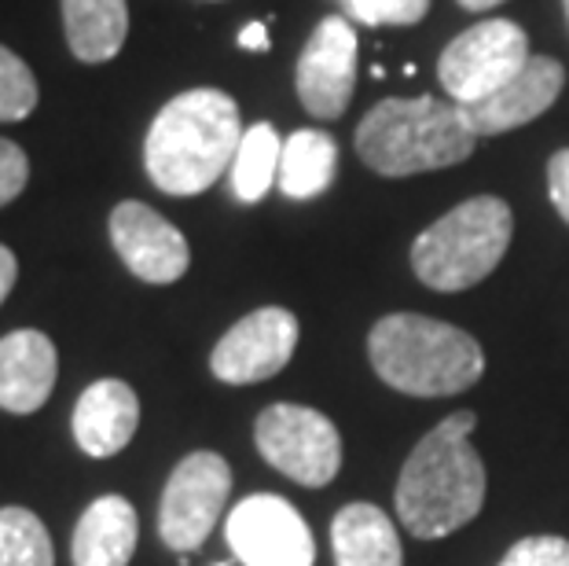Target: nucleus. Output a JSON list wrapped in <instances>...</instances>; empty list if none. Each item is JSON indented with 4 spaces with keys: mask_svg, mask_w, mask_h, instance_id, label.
<instances>
[{
    "mask_svg": "<svg viewBox=\"0 0 569 566\" xmlns=\"http://www.w3.org/2000/svg\"><path fill=\"white\" fill-rule=\"evenodd\" d=\"M475 427V413H452L405 460L397 478V515L411 537L438 540L481 515L486 464L470 445Z\"/></svg>",
    "mask_w": 569,
    "mask_h": 566,
    "instance_id": "nucleus-1",
    "label": "nucleus"
},
{
    "mask_svg": "<svg viewBox=\"0 0 569 566\" xmlns=\"http://www.w3.org/2000/svg\"><path fill=\"white\" fill-rule=\"evenodd\" d=\"M243 143L239 103L221 89H188L173 96L148 129L143 166L166 196H199L232 170Z\"/></svg>",
    "mask_w": 569,
    "mask_h": 566,
    "instance_id": "nucleus-2",
    "label": "nucleus"
},
{
    "mask_svg": "<svg viewBox=\"0 0 569 566\" xmlns=\"http://www.w3.org/2000/svg\"><path fill=\"white\" fill-rule=\"evenodd\" d=\"M368 357L386 387L411 397H452L486 376L475 335L422 312L382 317L368 335Z\"/></svg>",
    "mask_w": 569,
    "mask_h": 566,
    "instance_id": "nucleus-3",
    "label": "nucleus"
},
{
    "mask_svg": "<svg viewBox=\"0 0 569 566\" xmlns=\"http://www.w3.org/2000/svg\"><path fill=\"white\" fill-rule=\"evenodd\" d=\"M478 148L463 107L411 96V100H382L357 126L360 162L379 177H416L430 170L467 162Z\"/></svg>",
    "mask_w": 569,
    "mask_h": 566,
    "instance_id": "nucleus-4",
    "label": "nucleus"
},
{
    "mask_svg": "<svg viewBox=\"0 0 569 566\" xmlns=\"http://www.w3.org/2000/svg\"><path fill=\"white\" fill-rule=\"evenodd\" d=\"M515 236V214L503 199L475 196L433 221L411 244V269L445 295L467 291L496 272Z\"/></svg>",
    "mask_w": 569,
    "mask_h": 566,
    "instance_id": "nucleus-5",
    "label": "nucleus"
},
{
    "mask_svg": "<svg viewBox=\"0 0 569 566\" xmlns=\"http://www.w3.org/2000/svg\"><path fill=\"white\" fill-rule=\"evenodd\" d=\"M529 38L511 19H486L463 30L438 59V81L452 103L470 107L503 89L529 63Z\"/></svg>",
    "mask_w": 569,
    "mask_h": 566,
    "instance_id": "nucleus-6",
    "label": "nucleus"
},
{
    "mask_svg": "<svg viewBox=\"0 0 569 566\" xmlns=\"http://www.w3.org/2000/svg\"><path fill=\"white\" fill-rule=\"evenodd\" d=\"M258 453L298 486L320 489L342 471V435L317 408L269 405L253 424Z\"/></svg>",
    "mask_w": 569,
    "mask_h": 566,
    "instance_id": "nucleus-7",
    "label": "nucleus"
},
{
    "mask_svg": "<svg viewBox=\"0 0 569 566\" xmlns=\"http://www.w3.org/2000/svg\"><path fill=\"white\" fill-rule=\"evenodd\" d=\"M228 493H232V467L210 449L184 456L169 475L159 504V537L173 552H196L213 534L221 519Z\"/></svg>",
    "mask_w": 569,
    "mask_h": 566,
    "instance_id": "nucleus-8",
    "label": "nucleus"
},
{
    "mask_svg": "<svg viewBox=\"0 0 569 566\" xmlns=\"http://www.w3.org/2000/svg\"><path fill=\"white\" fill-rule=\"evenodd\" d=\"M228 545L243 566H312L317 545L298 508L276 493H253L228 515Z\"/></svg>",
    "mask_w": 569,
    "mask_h": 566,
    "instance_id": "nucleus-9",
    "label": "nucleus"
},
{
    "mask_svg": "<svg viewBox=\"0 0 569 566\" xmlns=\"http://www.w3.org/2000/svg\"><path fill=\"white\" fill-rule=\"evenodd\" d=\"M298 317L283 306L253 309L250 317L232 324L210 354V371L228 387L264 383L290 365L298 349Z\"/></svg>",
    "mask_w": 569,
    "mask_h": 566,
    "instance_id": "nucleus-10",
    "label": "nucleus"
},
{
    "mask_svg": "<svg viewBox=\"0 0 569 566\" xmlns=\"http://www.w3.org/2000/svg\"><path fill=\"white\" fill-rule=\"evenodd\" d=\"M298 100L312 118H342L357 89V30L342 16H327L306 41L295 70Z\"/></svg>",
    "mask_w": 569,
    "mask_h": 566,
    "instance_id": "nucleus-11",
    "label": "nucleus"
},
{
    "mask_svg": "<svg viewBox=\"0 0 569 566\" xmlns=\"http://www.w3.org/2000/svg\"><path fill=\"white\" fill-rule=\"evenodd\" d=\"M111 244L126 269L143 284H177L191 265V247L177 225H169L154 207L126 199L111 210Z\"/></svg>",
    "mask_w": 569,
    "mask_h": 566,
    "instance_id": "nucleus-12",
    "label": "nucleus"
},
{
    "mask_svg": "<svg viewBox=\"0 0 569 566\" xmlns=\"http://www.w3.org/2000/svg\"><path fill=\"white\" fill-rule=\"evenodd\" d=\"M566 86V67L551 56H529V63L507 81L503 89H496L486 100L463 107L470 129L481 137H500V132L522 129L532 118L551 111V103L559 100Z\"/></svg>",
    "mask_w": 569,
    "mask_h": 566,
    "instance_id": "nucleus-13",
    "label": "nucleus"
},
{
    "mask_svg": "<svg viewBox=\"0 0 569 566\" xmlns=\"http://www.w3.org/2000/svg\"><path fill=\"white\" fill-rule=\"evenodd\" d=\"M59 354L38 328H19L0 339V408L11 416H33L56 390Z\"/></svg>",
    "mask_w": 569,
    "mask_h": 566,
    "instance_id": "nucleus-14",
    "label": "nucleus"
},
{
    "mask_svg": "<svg viewBox=\"0 0 569 566\" xmlns=\"http://www.w3.org/2000/svg\"><path fill=\"white\" fill-rule=\"evenodd\" d=\"M140 427V401L137 390L122 379H100L78 397L74 405V441L84 453L103 460V456L122 453Z\"/></svg>",
    "mask_w": 569,
    "mask_h": 566,
    "instance_id": "nucleus-15",
    "label": "nucleus"
},
{
    "mask_svg": "<svg viewBox=\"0 0 569 566\" xmlns=\"http://www.w3.org/2000/svg\"><path fill=\"white\" fill-rule=\"evenodd\" d=\"M137 537V508L111 493L84 508L74 526V540H70V556H74V566H129Z\"/></svg>",
    "mask_w": 569,
    "mask_h": 566,
    "instance_id": "nucleus-16",
    "label": "nucleus"
},
{
    "mask_svg": "<svg viewBox=\"0 0 569 566\" xmlns=\"http://www.w3.org/2000/svg\"><path fill=\"white\" fill-rule=\"evenodd\" d=\"M335 566H401V537L393 519L375 504H346L331 519Z\"/></svg>",
    "mask_w": 569,
    "mask_h": 566,
    "instance_id": "nucleus-17",
    "label": "nucleus"
},
{
    "mask_svg": "<svg viewBox=\"0 0 569 566\" xmlns=\"http://www.w3.org/2000/svg\"><path fill=\"white\" fill-rule=\"evenodd\" d=\"M67 44L78 63L100 67L126 48L129 4L126 0H59Z\"/></svg>",
    "mask_w": 569,
    "mask_h": 566,
    "instance_id": "nucleus-18",
    "label": "nucleus"
},
{
    "mask_svg": "<svg viewBox=\"0 0 569 566\" xmlns=\"http://www.w3.org/2000/svg\"><path fill=\"white\" fill-rule=\"evenodd\" d=\"M338 143L323 129H298L283 140L276 185L287 199H317L335 185Z\"/></svg>",
    "mask_w": 569,
    "mask_h": 566,
    "instance_id": "nucleus-19",
    "label": "nucleus"
},
{
    "mask_svg": "<svg viewBox=\"0 0 569 566\" xmlns=\"http://www.w3.org/2000/svg\"><path fill=\"white\" fill-rule=\"evenodd\" d=\"M283 140L269 122H258L243 132V143L232 162V191L239 202H261L269 196L272 180L280 177Z\"/></svg>",
    "mask_w": 569,
    "mask_h": 566,
    "instance_id": "nucleus-20",
    "label": "nucleus"
},
{
    "mask_svg": "<svg viewBox=\"0 0 569 566\" xmlns=\"http://www.w3.org/2000/svg\"><path fill=\"white\" fill-rule=\"evenodd\" d=\"M0 566H56L48 526L30 508H0Z\"/></svg>",
    "mask_w": 569,
    "mask_h": 566,
    "instance_id": "nucleus-21",
    "label": "nucleus"
},
{
    "mask_svg": "<svg viewBox=\"0 0 569 566\" xmlns=\"http://www.w3.org/2000/svg\"><path fill=\"white\" fill-rule=\"evenodd\" d=\"M41 89L27 59H19L8 44H0V122H27L38 111Z\"/></svg>",
    "mask_w": 569,
    "mask_h": 566,
    "instance_id": "nucleus-22",
    "label": "nucleus"
},
{
    "mask_svg": "<svg viewBox=\"0 0 569 566\" xmlns=\"http://www.w3.org/2000/svg\"><path fill=\"white\" fill-rule=\"evenodd\" d=\"M342 8L365 27H416L427 19L430 0H342Z\"/></svg>",
    "mask_w": 569,
    "mask_h": 566,
    "instance_id": "nucleus-23",
    "label": "nucleus"
},
{
    "mask_svg": "<svg viewBox=\"0 0 569 566\" xmlns=\"http://www.w3.org/2000/svg\"><path fill=\"white\" fill-rule=\"evenodd\" d=\"M496 566H569V540L555 534L522 537Z\"/></svg>",
    "mask_w": 569,
    "mask_h": 566,
    "instance_id": "nucleus-24",
    "label": "nucleus"
},
{
    "mask_svg": "<svg viewBox=\"0 0 569 566\" xmlns=\"http://www.w3.org/2000/svg\"><path fill=\"white\" fill-rule=\"evenodd\" d=\"M30 180V159L16 140L0 137V207L16 202Z\"/></svg>",
    "mask_w": 569,
    "mask_h": 566,
    "instance_id": "nucleus-25",
    "label": "nucleus"
},
{
    "mask_svg": "<svg viewBox=\"0 0 569 566\" xmlns=\"http://www.w3.org/2000/svg\"><path fill=\"white\" fill-rule=\"evenodd\" d=\"M548 196H551V207L559 210V218L569 225V148L551 155V162H548Z\"/></svg>",
    "mask_w": 569,
    "mask_h": 566,
    "instance_id": "nucleus-26",
    "label": "nucleus"
},
{
    "mask_svg": "<svg viewBox=\"0 0 569 566\" xmlns=\"http://www.w3.org/2000/svg\"><path fill=\"white\" fill-rule=\"evenodd\" d=\"M19 280V258L11 255V247L0 244V306L8 302V295H11V287H16Z\"/></svg>",
    "mask_w": 569,
    "mask_h": 566,
    "instance_id": "nucleus-27",
    "label": "nucleus"
},
{
    "mask_svg": "<svg viewBox=\"0 0 569 566\" xmlns=\"http://www.w3.org/2000/svg\"><path fill=\"white\" fill-rule=\"evenodd\" d=\"M236 41H239V48H247V52H269V48H272L264 22H247V27L239 30Z\"/></svg>",
    "mask_w": 569,
    "mask_h": 566,
    "instance_id": "nucleus-28",
    "label": "nucleus"
},
{
    "mask_svg": "<svg viewBox=\"0 0 569 566\" xmlns=\"http://www.w3.org/2000/svg\"><path fill=\"white\" fill-rule=\"evenodd\" d=\"M496 4H503V0H459V8H463V11H478V16H481V11L496 8Z\"/></svg>",
    "mask_w": 569,
    "mask_h": 566,
    "instance_id": "nucleus-29",
    "label": "nucleus"
},
{
    "mask_svg": "<svg viewBox=\"0 0 569 566\" xmlns=\"http://www.w3.org/2000/svg\"><path fill=\"white\" fill-rule=\"evenodd\" d=\"M562 8H566V22H569V0H562Z\"/></svg>",
    "mask_w": 569,
    "mask_h": 566,
    "instance_id": "nucleus-30",
    "label": "nucleus"
},
{
    "mask_svg": "<svg viewBox=\"0 0 569 566\" xmlns=\"http://www.w3.org/2000/svg\"><path fill=\"white\" fill-rule=\"evenodd\" d=\"M213 566H224V563H213Z\"/></svg>",
    "mask_w": 569,
    "mask_h": 566,
    "instance_id": "nucleus-31",
    "label": "nucleus"
}]
</instances>
